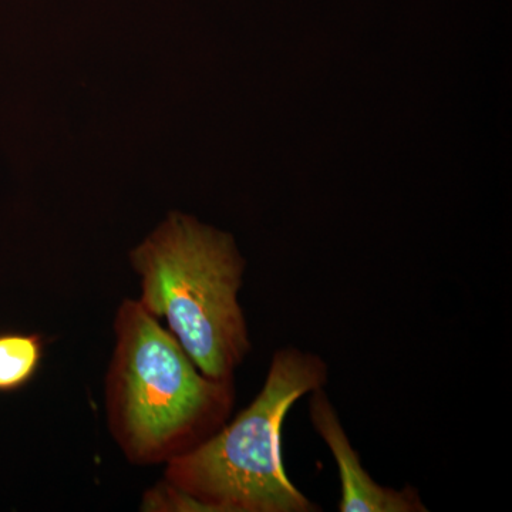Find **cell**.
Segmentation results:
<instances>
[{"instance_id": "obj_5", "label": "cell", "mask_w": 512, "mask_h": 512, "mask_svg": "<svg viewBox=\"0 0 512 512\" xmlns=\"http://www.w3.org/2000/svg\"><path fill=\"white\" fill-rule=\"evenodd\" d=\"M43 342L39 335H0V393L19 390L39 369Z\"/></svg>"}, {"instance_id": "obj_1", "label": "cell", "mask_w": 512, "mask_h": 512, "mask_svg": "<svg viewBox=\"0 0 512 512\" xmlns=\"http://www.w3.org/2000/svg\"><path fill=\"white\" fill-rule=\"evenodd\" d=\"M114 332L116 346L106 377L107 419L131 463H168L227 423L235 403V379L202 375L143 303H121Z\"/></svg>"}, {"instance_id": "obj_4", "label": "cell", "mask_w": 512, "mask_h": 512, "mask_svg": "<svg viewBox=\"0 0 512 512\" xmlns=\"http://www.w3.org/2000/svg\"><path fill=\"white\" fill-rule=\"evenodd\" d=\"M309 417L313 429L319 434L335 458L340 477V512H427L419 491L406 485L396 490L373 480L362 466L359 453L350 443L342 421L323 389L311 393Z\"/></svg>"}, {"instance_id": "obj_2", "label": "cell", "mask_w": 512, "mask_h": 512, "mask_svg": "<svg viewBox=\"0 0 512 512\" xmlns=\"http://www.w3.org/2000/svg\"><path fill=\"white\" fill-rule=\"evenodd\" d=\"M144 308L210 379H235L251 350L239 303L245 259L228 232L171 212L130 254Z\"/></svg>"}, {"instance_id": "obj_3", "label": "cell", "mask_w": 512, "mask_h": 512, "mask_svg": "<svg viewBox=\"0 0 512 512\" xmlns=\"http://www.w3.org/2000/svg\"><path fill=\"white\" fill-rule=\"evenodd\" d=\"M328 380L322 356L295 346L276 350L258 396L231 423L168 461L165 483L205 512L322 511L286 473L282 431L295 403Z\"/></svg>"}]
</instances>
